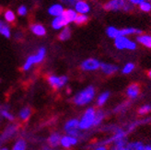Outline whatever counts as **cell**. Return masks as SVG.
Instances as JSON below:
<instances>
[{"mask_svg": "<svg viewBox=\"0 0 151 150\" xmlns=\"http://www.w3.org/2000/svg\"><path fill=\"white\" fill-rule=\"evenodd\" d=\"M16 131H17V126H16V125L9 126V127H7V128L5 130V132L3 133L2 136H1V140H2V141L6 140L9 137L12 136Z\"/></svg>", "mask_w": 151, "mask_h": 150, "instance_id": "23", "label": "cell"}, {"mask_svg": "<svg viewBox=\"0 0 151 150\" xmlns=\"http://www.w3.org/2000/svg\"><path fill=\"white\" fill-rule=\"evenodd\" d=\"M135 69V65L132 62H129V63H126L124 66L121 72L124 75H130L131 73H133Z\"/></svg>", "mask_w": 151, "mask_h": 150, "instance_id": "28", "label": "cell"}, {"mask_svg": "<svg viewBox=\"0 0 151 150\" xmlns=\"http://www.w3.org/2000/svg\"><path fill=\"white\" fill-rule=\"evenodd\" d=\"M151 122V117H142L140 119L134 120L133 122H130L129 123H127V125L125 126V128H124L125 130V132L127 133H132L134 130H135L138 126H142V125H146L147 123H149Z\"/></svg>", "mask_w": 151, "mask_h": 150, "instance_id": "9", "label": "cell"}, {"mask_svg": "<svg viewBox=\"0 0 151 150\" xmlns=\"http://www.w3.org/2000/svg\"><path fill=\"white\" fill-rule=\"evenodd\" d=\"M88 18L87 15H83V14H78L77 18L75 19V22L77 23L78 25H82V24H85L86 22L88 21Z\"/></svg>", "mask_w": 151, "mask_h": 150, "instance_id": "34", "label": "cell"}, {"mask_svg": "<svg viewBox=\"0 0 151 150\" xmlns=\"http://www.w3.org/2000/svg\"><path fill=\"white\" fill-rule=\"evenodd\" d=\"M45 55H46V50H45V48H43V47L40 48L39 50H38L36 55H31L27 58L26 62L24 63L23 66H22V69H23L24 71L29 70L32 65L42 62L43 59L45 58Z\"/></svg>", "mask_w": 151, "mask_h": 150, "instance_id": "4", "label": "cell"}, {"mask_svg": "<svg viewBox=\"0 0 151 150\" xmlns=\"http://www.w3.org/2000/svg\"><path fill=\"white\" fill-rule=\"evenodd\" d=\"M127 1L133 6H137V5L139 6L143 1H144V0H127Z\"/></svg>", "mask_w": 151, "mask_h": 150, "instance_id": "39", "label": "cell"}, {"mask_svg": "<svg viewBox=\"0 0 151 150\" xmlns=\"http://www.w3.org/2000/svg\"><path fill=\"white\" fill-rule=\"evenodd\" d=\"M0 34L5 36L6 38H9L10 37V29L9 27L7 26L5 22L0 20Z\"/></svg>", "mask_w": 151, "mask_h": 150, "instance_id": "30", "label": "cell"}, {"mask_svg": "<svg viewBox=\"0 0 151 150\" xmlns=\"http://www.w3.org/2000/svg\"><path fill=\"white\" fill-rule=\"evenodd\" d=\"M47 81L52 88L59 89V88H62L67 83L68 78L65 76L58 77V76H55V75H50V76L47 77Z\"/></svg>", "mask_w": 151, "mask_h": 150, "instance_id": "7", "label": "cell"}, {"mask_svg": "<svg viewBox=\"0 0 151 150\" xmlns=\"http://www.w3.org/2000/svg\"><path fill=\"white\" fill-rule=\"evenodd\" d=\"M100 69L104 75H106V76H112V75H114L119 70V67L116 65H113V64L101 63Z\"/></svg>", "mask_w": 151, "mask_h": 150, "instance_id": "11", "label": "cell"}, {"mask_svg": "<svg viewBox=\"0 0 151 150\" xmlns=\"http://www.w3.org/2000/svg\"><path fill=\"white\" fill-rule=\"evenodd\" d=\"M114 46L118 50H127L134 51L137 48V44L134 41L129 39L125 36H119L114 39Z\"/></svg>", "mask_w": 151, "mask_h": 150, "instance_id": "5", "label": "cell"}, {"mask_svg": "<svg viewBox=\"0 0 151 150\" xmlns=\"http://www.w3.org/2000/svg\"><path fill=\"white\" fill-rule=\"evenodd\" d=\"M75 9H76V12H78L79 14H83V15H86L90 10L89 5L86 1H83V0H78V1L76 3Z\"/></svg>", "mask_w": 151, "mask_h": 150, "instance_id": "14", "label": "cell"}, {"mask_svg": "<svg viewBox=\"0 0 151 150\" xmlns=\"http://www.w3.org/2000/svg\"><path fill=\"white\" fill-rule=\"evenodd\" d=\"M64 130L66 133V136L78 138V136H80V130L78 128V120L71 119L69 121H67L64 126Z\"/></svg>", "mask_w": 151, "mask_h": 150, "instance_id": "6", "label": "cell"}, {"mask_svg": "<svg viewBox=\"0 0 151 150\" xmlns=\"http://www.w3.org/2000/svg\"><path fill=\"white\" fill-rule=\"evenodd\" d=\"M147 77L151 79V69L147 71Z\"/></svg>", "mask_w": 151, "mask_h": 150, "instance_id": "42", "label": "cell"}, {"mask_svg": "<svg viewBox=\"0 0 151 150\" xmlns=\"http://www.w3.org/2000/svg\"><path fill=\"white\" fill-rule=\"evenodd\" d=\"M78 138L77 137H73L70 136H65L61 137L60 140V145H61L64 148H70L73 146H76L78 144Z\"/></svg>", "mask_w": 151, "mask_h": 150, "instance_id": "12", "label": "cell"}, {"mask_svg": "<svg viewBox=\"0 0 151 150\" xmlns=\"http://www.w3.org/2000/svg\"><path fill=\"white\" fill-rule=\"evenodd\" d=\"M150 112H151V105L150 104H144L137 109L138 115H140L142 117H146L147 115H148L150 113Z\"/></svg>", "mask_w": 151, "mask_h": 150, "instance_id": "27", "label": "cell"}, {"mask_svg": "<svg viewBox=\"0 0 151 150\" xmlns=\"http://www.w3.org/2000/svg\"><path fill=\"white\" fill-rule=\"evenodd\" d=\"M139 9L143 12L148 13L151 11V4L148 1H147V0H144V1L139 5Z\"/></svg>", "mask_w": 151, "mask_h": 150, "instance_id": "33", "label": "cell"}, {"mask_svg": "<svg viewBox=\"0 0 151 150\" xmlns=\"http://www.w3.org/2000/svg\"><path fill=\"white\" fill-rule=\"evenodd\" d=\"M93 150H109V148L106 146H97Z\"/></svg>", "mask_w": 151, "mask_h": 150, "instance_id": "40", "label": "cell"}, {"mask_svg": "<svg viewBox=\"0 0 151 150\" xmlns=\"http://www.w3.org/2000/svg\"><path fill=\"white\" fill-rule=\"evenodd\" d=\"M32 115V109L29 107H25L23 109H21V111H19V118L21 121L26 122L29 119Z\"/></svg>", "mask_w": 151, "mask_h": 150, "instance_id": "25", "label": "cell"}, {"mask_svg": "<svg viewBox=\"0 0 151 150\" xmlns=\"http://www.w3.org/2000/svg\"><path fill=\"white\" fill-rule=\"evenodd\" d=\"M106 34L108 35V37H110V38H111V39H116L117 37L120 36L119 29L113 27V26H110L106 29Z\"/></svg>", "mask_w": 151, "mask_h": 150, "instance_id": "29", "label": "cell"}, {"mask_svg": "<svg viewBox=\"0 0 151 150\" xmlns=\"http://www.w3.org/2000/svg\"><path fill=\"white\" fill-rule=\"evenodd\" d=\"M60 1H62L64 4L65 5H68V6H75L76 3H77L78 0H60Z\"/></svg>", "mask_w": 151, "mask_h": 150, "instance_id": "38", "label": "cell"}, {"mask_svg": "<svg viewBox=\"0 0 151 150\" xmlns=\"http://www.w3.org/2000/svg\"><path fill=\"white\" fill-rule=\"evenodd\" d=\"M0 114H1L4 118H6V120H9V121L10 122H13L14 120H15V117L13 116L12 113H10V112L9 111H6V110H1L0 111Z\"/></svg>", "mask_w": 151, "mask_h": 150, "instance_id": "35", "label": "cell"}, {"mask_svg": "<svg viewBox=\"0 0 151 150\" xmlns=\"http://www.w3.org/2000/svg\"><path fill=\"white\" fill-rule=\"evenodd\" d=\"M127 143H128L127 139L115 142V143H113L111 145V146L109 148V150H130L128 148Z\"/></svg>", "mask_w": 151, "mask_h": 150, "instance_id": "19", "label": "cell"}, {"mask_svg": "<svg viewBox=\"0 0 151 150\" xmlns=\"http://www.w3.org/2000/svg\"><path fill=\"white\" fill-rule=\"evenodd\" d=\"M147 1H148V2H149V3L151 4V0H147Z\"/></svg>", "mask_w": 151, "mask_h": 150, "instance_id": "44", "label": "cell"}, {"mask_svg": "<svg viewBox=\"0 0 151 150\" xmlns=\"http://www.w3.org/2000/svg\"><path fill=\"white\" fill-rule=\"evenodd\" d=\"M18 13L20 16H25L27 14V7L25 6H20L18 9Z\"/></svg>", "mask_w": 151, "mask_h": 150, "instance_id": "37", "label": "cell"}, {"mask_svg": "<svg viewBox=\"0 0 151 150\" xmlns=\"http://www.w3.org/2000/svg\"><path fill=\"white\" fill-rule=\"evenodd\" d=\"M105 117H106V113L103 110H96V115H95V123L94 126H99L101 124V123L104 121Z\"/></svg>", "mask_w": 151, "mask_h": 150, "instance_id": "22", "label": "cell"}, {"mask_svg": "<svg viewBox=\"0 0 151 150\" xmlns=\"http://www.w3.org/2000/svg\"><path fill=\"white\" fill-rule=\"evenodd\" d=\"M137 42L141 44L142 46H144L147 49H151V35L141 33L137 36Z\"/></svg>", "mask_w": 151, "mask_h": 150, "instance_id": "13", "label": "cell"}, {"mask_svg": "<svg viewBox=\"0 0 151 150\" xmlns=\"http://www.w3.org/2000/svg\"><path fill=\"white\" fill-rule=\"evenodd\" d=\"M141 150H151V145H145Z\"/></svg>", "mask_w": 151, "mask_h": 150, "instance_id": "41", "label": "cell"}, {"mask_svg": "<svg viewBox=\"0 0 151 150\" xmlns=\"http://www.w3.org/2000/svg\"><path fill=\"white\" fill-rule=\"evenodd\" d=\"M5 19L7 22H13L15 20V19H16V17H15V14L13 11L6 10L5 13Z\"/></svg>", "mask_w": 151, "mask_h": 150, "instance_id": "36", "label": "cell"}, {"mask_svg": "<svg viewBox=\"0 0 151 150\" xmlns=\"http://www.w3.org/2000/svg\"><path fill=\"white\" fill-rule=\"evenodd\" d=\"M140 93H141V88L137 83L130 84L126 88V90H125V95L127 97V99L130 101L137 100L140 96Z\"/></svg>", "mask_w": 151, "mask_h": 150, "instance_id": "10", "label": "cell"}, {"mask_svg": "<svg viewBox=\"0 0 151 150\" xmlns=\"http://www.w3.org/2000/svg\"><path fill=\"white\" fill-rule=\"evenodd\" d=\"M96 109L94 107L88 108L84 114L78 120V128L79 130H88L92 128L95 123Z\"/></svg>", "mask_w": 151, "mask_h": 150, "instance_id": "2", "label": "cell"}, {"mask_svg": "<svg viewBox=\"0 0 151 150\" xmlns=\"http://www.w3.org/2000/svg\"><path fill=\"white\" fill-rule=\"evenodd\" d=\"M0 150H9V149H7L6 147H3V148H1V149H0Z\"/></svg>", "mask_w": 151, "mask_h": 150, "instance_id": "43", "label": "cell"}, {"mask_svg": "<svg viewBox=\"0 0 151 150\" xmlns=\"http://www.w3.org/2000/svg\"><path fill=\"white\" fill-rule=\"evenodd\" d=\"M96 95V89L93 86H88L75 95L73 102L77 106H85L91 102Z\"/></svg>", "mask_w": 151, "mask_h": 150, "instance_id": "1", "label": "cell"}, {"mask_svg": "<svg viewBox=\"0 0 151 150\" xmlns=\"http://www.w3.org/2000/svg\"><path fill=\"white\" fill-rule=\"evenodd\" d=\"M67 24H68V22L65 19V18L63 16V14L61 16L59 17H55V19L52 20V27L54 28L55 29H62L63 27H65Z\"/></svg>", "mask_w": 151, "mask_h": 150, "instance_id": "15", "label": "cell"}, {"mask_svg": "<svg viewBox=\"0 0 151 150\" xmlns=\"http://www.w3.org/2000/svg\"><path fill=\"white\" fill-rule=\"evenodd\" d=\"M101 64V63L98 59L88 58L81 63L80 68L83 71H86V72H92V71H96L98 69H100Z\"/></svg>", "mask_w": 151, "mask_h": 150, "instance_id": "8", "label": "cell"}, {"mask_svg": "<svg viewBox=\"0 0 151 150\" xmlns=\"http://www.w3.org/2000/svg\"><path fill=\"white\" fill-rule=\"evenodd\" d=\"M64 11H65V9H64L63 6L60 5V4H55V5H52V6H51L49 7V9H48L49 14L52 15V16H55V17L61 16Z\"/></svg>", "mask_w": 151, "mask_h": 150, "instance_id": "17", "label": "cell"}, {"mask_svg": "<svg viewBox=\"0 0 151 150\" xmlns=\"http://www.w3.org/2000/svg\"><path fill=\"white\" fill-rule=\"evenodd\" d=\"M31 31L37 36H44L46 34V29L42 24H32L31 26Z\"/></svg>", "mask_w": 151, "mask_h": 150, "instance_id": "21", "label": "cell"}, {"mask_svg": "<svg viewBox=\"0 0 151 150\" xmlns=\"http://www.w3.org/2000/svg\"><path fill=\"white\" fill-rule=\"evenodd\" d=\"M71 36V29L68 27H65L59 34V39L61 41H66L70 38Z\"/></svg>", "mask_w": 151, "mask_h": 150, "instance_id": "32", "label": "cell"}, {"mask_svg": "<svg viewBox=\"0 0 151 150\" xmlns=\"http://www.w3.org/2000/svg\"><path fill=\"white\" fill-rule=\"evenodd\" d=\"M110 96H111V93L109 91H104V92L101 93L99 96H98L97 100H96L97 106L101 108L103 106V105L106 104V102L110 99Z\"/></svg>", "mask_w": 151, "mask_h": 150, "instance_id": "20", "label": "cell"}, {"mask_svg": "<svg viewBox=\"0 0 151 150\" xmlns=\"http://www.w3.org/2000/svg\"><path fill=\"white\" fill-rule=\"evenodd\" d=\"M63 16L65 18L67 22L70 23V22H72V21H75L76 18H77V16H78V14L73 9H66L63 12Z\"/></svg>", "mask_w": 151, "mask_h": 150, "instance_id": "24", "label": "cell"}, {"mask_svg": "<svg viewBox=\"0 0 151 150\" xmlns=\"http://www.w3.org/2000/svg\"><path fill=\"white\" fill-rule=\"evenodd\" d=\"M27 144L24 139H19L16 143L14 144L11 150H26Z\"/></svg>", "mask_w": 151, "mask_h": 150, "instance_id": "31", "label": "cell"}, {"mask_svg": "<svg viewBox=\"0 0 151 150\" xmlns=\"http://www.w3.org/2000/svg\"><path fill=\"white\" fill-rule=\"evenodd\" d=\"M131 106V101L128 100H125L124 102H122L121 104H119L118 106H116V108H114L113 111L116 112V113H121V112H124L128 108Z\"/></svg>", "mask_w": 151, "mask_h": 150, "instance_id": "26", "label": "cell"}, {"mask_svg": "<svg viewBox=\"0 0 151 150\" xmlns=\"http://www.w3.org/2000/svg\"><path fill=\"white\" fill-rule=\"evenodd\" d=\"M143 33L141 29L137 28H124L119 29V34L120 36H130V35H139Z\"/></svg>", "mask_w": 151, "mask_h": 150, "instance_id": "16", "label": "cell"}, {"mask_svg": "<svg viewBox=\"0 0 151 150\" xmlns=\"http://www.w3.org/2000/svg\"><path fill=\"white\" fill-rule=\"evenodd\" d=\"M61 134L59 133H51V136L48 138V144L52 147H56L60 145V140H61Z\"/></svg>", "mask_w": 151, "mask_h": 150, "instance_id": "18", "label": "cell"}, {"mask_svg": "<svg viewBox=\"0 0 151 150\" xmlns=\"http://www.w3.org/2000/svg\"><path fill=\"white\" fill-rule=\"evenodd\" d=\"M104 9L108 11H130L133 9V5H131L127 0H110L104 5Z\"/></svg>", "mask_w": 151, "mask_h": 150, "instance_id": "3", "label": "cell"}]
</instances>
